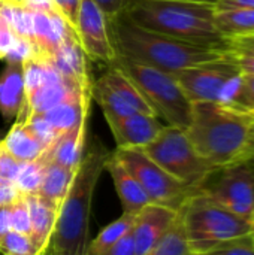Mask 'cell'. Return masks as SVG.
Masks as SVG:
<instances>
[{"label":"cell","instance_id":"1","mask_svg":"<svg viewBox=\"0 0 254 255\" xmlns=\"http://www.w3.org/2000/svg\"><path fill=\"white\" fill-rule=\"evenodd\" d=\"M111 37L117 57L127 58L166 73L217 60L229 51L193 45L166 34L139 27L124 13L111 19Z\"/></svg>","mask_w":254,"mask_h":255},{"label":"cell","instance_id":"2","mask_svg":"<svg viewBox=\"0 0 254 255\" xmlns=\"http://www.w3.org/2000/svg\"><path fill=\"white\" fill-rule=\"evenodd\" d=\"M214 12V4L207 3L184 0H136L124 15L142 28L193 45L229 51V40L216 28Z\"/></svg>","mask_w":254,"mask_h":255},{"label":"cell","instance_id":"3","mask_svg":"<svg viewBox=\"0 0 254 255\" xmlns=\"http://www.w3.org/2000/svg\"><path fill=\"white\" fill-rule=\"evenodd\" d=\"M253 124V114L222 103L196 102L186 133L196 152L220 169L240 161Z\"/></svg>","mask_w":254,"mask_h":255},{"label":"cell","instance_id":"4","mask_svg":"<svg viewBox=\"0 0 254 255\" xmlns=\"http://www.w3.org/2000/svg\"><path fill=\"white\" fill-rule=\"evenodd\" d=\"M111 152L99 143L84 154L69 193L58 211L57 226L48 253H87L91 202Z\"/></svg>","mask_w":254,"mask_h":255},{"label":"cell","instance_id":"5","mask_svg":"<svg viewBox=\"0 0 254 255\" xmlns=\"http://www.w3.org/2000/svg\"><path fill=\"white\" fill-rule=\"evenodd\" d=\"M178 214L193 254H208L249 236L253 223L220 206L199 190L186 200Z\"/></svg>","mask_w":254,"mask_h":255},{"label":"cell","instance_id":"6","mask_svg":"<svg viewBox=\"0 0 254 255\" xmlns=\"http://www.w3.org/2000/svg\"><path fill=\"white\" fill-rule=\"evenodd\" d=\"M111 66L129 76L151 106L156 117L162 118L166 126L178 127L181 130L189 128L193 103L187 99L171 73L121 57H117Z\"/></svg>","mask_w":254,"mask_h":255},{"label":"cell","instance_id":"7","mask_svg":"<svg viewBox=\"0 0 254 255\" xmlns=\"http://www.w3.org/2000/svg\"><path fill=\"white\" fill-rule=\"evenodd\" d=\"M142 151L172 178L195 190H199L207 178L217 170L196 152L186 130L178 127L165 126Z\"/></svg>","mask_w":254,"mask_h":255},{"label":"cell","instance_id":"8","mask_svg":"<svg viewBox=\"0 0 254 255\" xmlns=\"http://www.w3.org/2000/svg\"><path fill=\"white\" fill-rule=\"evenodd\" d=\"M192 103L214 102L229 106L243 70L237 58L228 52L223 57L207 61L172 75Z\"/></svg>","mask_w":254,"mask_h":255},{"label":"cell","instance_id":"9","mask_svg":"<svg viewBox=\"0 0 254 255\" xmlns=\"http://www.w3.org/2000/svg\"><path fill=\"white\" fill-rule=\"evenodd\" d=\"M112 154L135 176L154 205L180 211L186 200L198 191L166 173L141 148H117Z\"/></svg>","mask_w":254,"mask_h":255},{"label":"cell","instance_id":"10","mask_svg":"<svg viewBox=\"0 0 254 255\" xmlns=\"http://www.w3.org/2000/svg\"><path fill=\"white\" fill-rule=\"evenodd\" d=\"M199 191L228 211L254 220V166L252 163H232L214 170Z\"/></svg>","mask_w":254,"mask_h":255},{"label":"cell","instance_id":"11","mask_svg":"<svg viewBox=\"0 0 254 255\" xmlns=\"http://www.w3.org/2000/svg\"><path fill=\"white\" fill-rule=\"evenodd\" d=\"M76 39L87 58L109 66L117 60L109 19L94 0H81L76 22Z\"/></svg>","mask_w":254,"mask_h":255},{"label":"cell","instance_id":"12","mask_svg":"<svg viewBox=\"0 0 254 255\" xmlns=\"http://www.w3.org/2000/svg\"><path fill=\"white\" fill-rule=\"evenodd\" d=\"M178 217V211L162 205H148L136 215L132 229L136 255H147L169 232Z\"/></svg>","mask_w":254,"mask_h":255},{"label":"cell","instance_id":"13","mask_svg":"<svg viewBox=\"0 0 254 255\" xmlns=\"http://www.w3.org/2000/svg\"><path fill=\"white\" fill-rule=\"evenodd\" d=\"M112 136L115 139L117 148H145L150 145L166 124L154 115L147 114H132L124 118L106 121Z\"/></svg>","mask_w":254,"mask_h":255},{"label":"cell","instance_id":"14","mask_svg":"<svg viewBox=\"0 0 254 255\" xmlns=\"http://www.w3.org/2000/svg\"><path fill=\"white\" fill-rule=\"evenodd\" d=\"M24 200L30 212V239L37 251V255H46L55 232L58 209H55L49 202L43 200L39 194L24 196Z\"/></svg>","mask_w":254,"mask_h":255},{"label":"cell","instance_id":"15","mask_svg":"<svg viewBox=\"0 0 254 255\" xmlns=\"http://www.w3.org/2000/svg\"><path fill=\"white\" fill-rule=\"evenodd\" d=\"M105 169L112 176L114 187L120 197V202L124 208L126 214H138L145 206L151 205L147 193L141 187V184L135 179V176L120 163V160L111 152V157L106 161Z\"/></svg>","mask_w":254,"mask_h":255},{"label":"cell","instance_id":"16","mask_svg":"<svg viewBox=\"0 0 254 255\" xmlns=\"http://www.w3.org/2000/svg\"><path fill=\"white\" fill-rule=\"evenodd\" d=\"M25 99L22 61H6L0 75V114L6 121L16 120Z\"/></svg>","mask_w":254,"mask_h":255},{"label":"cell","instance_id":"17","mask_svg":"<svg viewBox=\"0 0 254 255\" xmlns=\"http://www.w3.org/2000/svg\"><path fill=\"white\" fill-rule=\"evenodd\" d=\"M87 120H82L78 126L58 136L52 148L46 152L51 163H55L69 170L78 169L85 154L84 146L87 134Z\"/></svg>","mask_w":254,"mask_h":255},{"label":"cell","instance_id":"18","mask_svg":"<svg viewBox=\"0 0 254 255\" xmlns=\"http://www.w3.org/2000/svg\"><path fill=\"white\" fill-rule=\"evenodd\" d=\"M3 151L19 163L34 161L45 155L46 149L33 134L25 123L15 121L6 137L1 140Z\"/></svg>","mask_w":254,"mask_h":255},{"label":"cell","instance_id":"19","mask_svg":"<svg viewBox=\"0 0 254 255\" xmlns=\"http://www.w3.org/2000/svg\"><path fill=\"white\" fill-rule=\"evenodd\" d=\"M91 99L93 96H76L40 115L58 134H63L88 118Z\"/></svg>","mask_w":254,"mask_h":255},{"label":"cell","instance_id":"20","mask_svg":"<svg viewBox=\"0 0 254 255\" xmlns=\"http://www.w3.org/2000/svg\"><path fill=\"white\" fill-rule=\"evenodd\" d=\"M106 85L127 105L130 106L135 112L139 114H147V115H154V111L151 109V106L147 103V100L144 99V96L139 93V90L136 88V85L129 79V76L126 73H123L120 69L109 66V69L100 76Z\"/></svg>","mask_w":254,"mask_h":255},{"label":"cell","instance_id":"21","mask_svg":"<svg viewBox=\"0 0 254 255\" xmlns=\"http://www.w3.org/2000/svg\"><path fill=\"white\" fill-rule=\"evenodd\" d=\"M75 172L76 170H69L66 167H61V166L49 161L45 169L43 181H42V185H40L37 194L43 200L49 202L55 209L60 211V208L69 193Z\"/></svg>","mask_w":254,"mask_h":255},{"label":"cell","instance_id":"22","mask_svg":"<svg viewBox=\"0 0 254 255\" xmlns=\"http://www.w3.org/2000/svg\"><path fill=\"white\" fill-rule=\"evenodd\" d=\"M214 24L219 33L228 40L254 36V9L216 10Z\"/></svg>","mask_w":254,"mask_h":255},{"label":"cell","instance_id":"23","mask_svg":"<svg viewBox=\"0 0 254 255\" xmlns=\"http://www.w3.org/2000/svg\"><path fill=\"white\" fill-rule=\"evenodd\" d=\"M138 214H123L118 220L108 224L93 242H88L87 254L100 255L109 250L114 244H117L121 238H124L129 232H132L133 224L136 221Z\"/></svg>","mask_w":254,"mask_h":255},{"label":"cell","instance_id":"24","mask_svg":"<svg viewBox=\"0 0 254 255\" xmlns=\"http://www.w3.org/2000/svg\"><path fill=\"white\" fill-rule=\"evenodd\" d=\"M48 163H49V158H48L46 152L43 157H40L34 161L21 163L19 172L15 179V187L18 188V191L22 196L37 194V191L42 185L45 169H46Z\"/></svg>","mask_w":254,"mask_h":255},{"label":"cell","instance_id":"25","mask_svg":"<svg viewBox=\"0 0 254 255\" xmlns=\"http://www.w3.org/2000/svg\"><path fill=\"white\" fill-rule=\"evenodd\" d=\"M180 214L163 239L147 255H192Z\"/></svg>","mask_w":254,"mask_h":255},{"label":"cell","instance_id":"26","mask_svg":"<svg viewBox=\"0 0 254 255\" xmlns=\"http://www.w3.org/2000/svg\"><path fill=\"white\" fill-rule=\"evenodd\" d=\"M1 255H37V251L27 235L9 232L0 239Z\"/></svg>","mask_w":254,"mask_h":255},{"label":"cell","instance_id":"27","mask_svg":"<svg viewBox=\"0 0 254 255\" xmlns=\"http://www.w3.org/2000/svg\"><path fill=\"white\" fill-rule=\"evenodd\" d=\"M231 108L254 115V76L243 73L238 88L229 103Z\"/></svg>","mask_w":254,"mask_h":255},{"label":"cell","instance_id":"28","mask_svg":"<svg viewBox=\"0 0 254 255\" xmlns=\"http://www.w3.org/2000/svg\"><path fill=\"white\" fill-rule=\"evenodd\" d=\"M19 123H25L28 126V128L33 131V134L37 137V140L43 145V148L46 149V152L52 148V145L55 143V140L60 136L48 124V121L42 115H30L25 121H19Z\"/></svg>","mask_w":254,"mask_h":255},{"label":"cell","instance_id":"29","mask_svg":"<svg viewBox=\"0 0 254 255\" xmlns=\"http://www.w3.org/2000/svg\"><path fill=\"white\" fill-rule=\"evenodd\" d=\"M49 1L54 10L58 13V16L64 21V24L76 37V22H78L81 0H49Z\"/></svg>","mask_w":254,"mask_h":255},{"label":"cell","instance_id":"30","mask_svg":"<svg viewBox=\"0 0 254 255\" xmlns=\"http://www.w3.org/2000/svg\"><path fill=\"white\" fill-rule=\"evenodd\" d=\"M10 223H12V232L30 236L31 233L30 212L24 200V196L21 200H18L16 203L10 206Z\"/></svg>","mask_w":254,"mask_h":255},{"label":"cell","instance_id":"31","mask_svg":"<svg viewBox=\"0 0 254 255\" xmlns=\"http://www.w3.org/2000/svg\"><path fill=\"white\" fill-rule=\"evenodd\" d=\"M208 255H254V245L252 244L250 235L232 242H228L214 251L208 253Z\"/></svg>","mask_w":254,"mask_h":255},{"label":"cell","instance_id":"32","mask_svg":"<svg viewBox=\"0 0 254 255\" xmlns=\"http://www.w3.org/2000/svg\"><path fill=\"white\" fill-rule=\"evenodd\" d=\"M16 39H18V36L15 34L10 22L7 21L4 13L0 10V60L6 58V55L15 45Z\"/></svg>","mask_w":254,"mask_h":255},{"label":"cell","instance_id":"33","mask_svg":"<svg viewBox=\"0 0 254 255\" xmlns=\"http://www.w3.org/2000/svg\"><path fill=\"white\" fill-rule=\"evenodd\" d=\"M135 1L136 0H94V3L102 9L109 21L126 13Z\"/></svg>","mask_w":254,"mask_h":255},{"label":"cell","instance_id":"34","mask_svg":"<svg viewBox=\"0 0 254 255\" xmlns=\"http://www.w3.org/2000/svg\"><path fill=\"white\" fill-rule=\"evenodd\" d=\"M19 167H21V163L16 161L13 157H10L4 151L0 154V181H7V182L15 184Z\"/></svg>","mask_w":254,"mask_h":255},{"label":"cell","instance_id":"35","mask_svg":"<svg viewBox=\"0 0 254 255\" xmlns=\"http://www.w3.org/2000/svg\"><path fill=\"white\" fill-rule=\"evenodd\" d=\"M229 51L235 57H250V58H254V36L231 39L229 40Z\"/></svg>","mask_w":254,"mask_h":255},{"label":"cell","instance_id":"36","mask_svg":"<svg viewBox=\"0 0 254 255\" xmlns=\"http://www.w3.org/2000/svg\"><path fill=\"white\" fill-rule=\"evenodd\" d=\"M22 199V194L18 191L13 182L0 181V208L10 206Z\"/></svg>","mask_w":254,"mask_h":255},{"label":"cell","instance_id":"37","mask_svg":"<svg viewBox=\"0 0 254 255\" xmlns=\"http://www.w3.org/2000/svg\"><path fill=\"white\" fill-rule=\"evenodd\" d=\"M100 255H136L132 232H129L124 238H121L117 244H114L109 250Z\"/></svg>","mask_w":254,"mask_h":255},{"label":"cell","instance_id":"38","mask_svg":"<svg viewBox=\"0 0 254 255\" xmlns=\"http://www.w3.org/2000/svg\"><path fill=\"white\" fill-rule=\"evenodd\" d=\"M216 10H235V9H254V0H217Z\"/></svg>","mask_w":254,"mask_h":255},{"label":"cell","instance_id":"39","mask_svg":"<svg viewBox=\"0 0 254 255\" xmlns=\"http://www.w3.org/2000/svg\"><path fill=\"white\" fill-rule=\"evenodd\" d=\"M12 206V205H10ZM10 206H1L0 208V239L12 232V223H10Z\"/></svg>","mask_w":254,"mask_h":255},{"label":"cell","instance_id":"40","mask_svg":"<svg viewBox=\"0 0 254 255\" xmlns=\"http://www.w3.org/2000/svg\"><path fill=\"white\" fill-rule=\"evenodd\" d=\"M234 55V54H232ZM235 57V55H234ZM237 58V63L240 64L243 73L246 75H253L254 76V58L250 57H235Z\"/></svg>","mask_w":254,"mask_h":255},{"label":"cell","instance_id":"41","mask_svg":"<svg viewBox=\"0 0 254 255\" xmlns=\"http://www.w3.org/2000/svg\"><path fill=\"white\" fill-rule=\"evenodd\" d=\"M253 154H254V124H253V127H252V130H250V136H249V140H247V145H246L244 154H243V157L240 158V161H238V163L249 160Z\"/></svg>","mask_w":254,"mask_h":255},{"label":"cell","instance_id":"42","mask_svg":"<svg viewBox=\"0 0 254 255\" xmlns=\"http://www.w3.org/2000/svg\"><path fill=\"white\" fill-rule=\"evenodd\" d=\"M184 1H196V3H207V4H216L217 0H184Z\"/></svg>","mask_w":254,"mask_h":255},{"label":"cell","instance_id":"43","mask_svg":"<svg viewBox=\"0 0 254 255\" xmlns=\"http://www.w3.org/2000/svg\"><path fill=\"white\" fill-rule=\"evenodd\" d=\"M46 255H88L87 253H82V254H75V253H48Z\"/></svg>","mask_w":254,"mask_h":255},{"label":"cell","instance_id":"44","mask_svg":"<svg viewBox=\"0 0 254 255\" xmlns=\"http://www.w3.org/2000/svg\"><path fill=\"white\" fill-rule=\"evenodd\" d=\"M250 239H252V244L254 245V220L252 223V230H250Z\"/></svg>","mask_w":254,"mask_h":255},{"label":"cell","instance_id":"45","mask_svg":"<svg viewBox=\"0 0 254 255\" xmlns=\"http://www.w3.org/2000/svg\"><path fill=\"white\" fill-rule=\"evenodd\" d=\"M246 161L252 163V164H253V166H254V154H253V155H252V157H250V158H249V160H246Z\"/></svg>","mask_w":254,"mask_h":255},{"label":"cell","instance_id":"46","mask_svg":"<svg viewBox=\"0 0 254 255\" xmlns=\"http://www.w3.org/2000/svg\"><path fill=\"white\" fill-rule=\"evenodd\" d=\"M3 152V145H1V140H0V154Z\"/></svg>","mask_w":254,"mask_h":255},{"label":"cell","instance_id":"47","mask_svg":"<svg viewBox=\"0 0 254 255\" xmlns=\"http://www.w3.org/2000/svg\"><path fill=\"white\" fill-rule=\"evenodd\" d=\"M192 255H208V254H192Z\"/></svg>","mask_w":254,"mask_h":255}]
</instances>
